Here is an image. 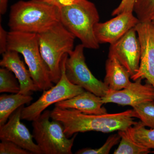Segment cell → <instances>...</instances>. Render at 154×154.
Listing matches in <instances>:
<instances>
[{
  "label": "cell",
  "mask_w": 154,
  "mask_h": 154,
  "mask_svg": "<svg viewBox=\"0 0 154 154\" xmlns=\"http://www.w3.org/2000/svg\"><path fill=\"white\" fill-rule=\"evenodd\" d=\"M134 28L140 42V64L137 73L131 79H146L154 88V25L152 22H139Z\"/></svg>",
  "instance_id": "cell-9"
},
{
  "label": "cell",
  "mask_w": 154,
  "mask_h": 154,
  "mask_svg": "<svg viewBox=\"0 0 154 154\" xmlns=\"http://www.w3.org/2000/svg\"><path fill=\"white\" fill-rule=\"evenodd\" d=\"M8 33L0 25V53L2 54L8 51Z\"/></svg>",
  "instance_id": "cell-26"
},
{
  "label": "cell",
  "mask_w": 154,
  "mask_h": 154,
  "mask_svg": "<svg viewBox=\"0 0 154 154\" xmlns=\"http://www.w3.org/2000/svg\"><path fill=\"white\" fill-rule=\"evenodd\" d=\"M51 119L60 122L69 138L75 134L95 131L107 133L125 130L137 123L133 109L102 115L88 114L73 109L55 107L51 111Z\"/></svg>",
  "instance_id": "cell-1"
},
{
  "label": "cell",
  "mask_w": 154,
  "mask_h": 154,
  "mask_svg": "<svg viewBox=\"0 0 154 154\" xmlns=\"http://www.w3.org/2000/svg\"><path fill=\"white\" fill-rule=\"evenodd\" d=\"M121 140V137L117 133L110 135L105 143L99 148H84L76 152V154H108L114 146L118 144Z\"/></svg>",
  "instance_id": "cell-23"
},
{
  "label": "cell",
  "mask_w": 154,
  "mask_h": 154,
  "mask_svg": "<svg viewBox=\"0 0 154 154\" xmlns=\"http://www.w3.org/2000/svg\"><path fill=\"white\" fill-rule=\"evenodd\" d=\"M60 21L82 42L85 48L98 49L99 43L94 27L99 22V12L95 4L88 0H79L60 9Z\"/></svg>",
  "instance_id": "cell-3"
},
{
  "label": "cell",
  "mask_w": 154,
  "mask_h": 154,
  "mask_svg": "<svg viewBox=\"0 0 154 154\" xmlns=\"http://www.w3.org/2000/svg\"><path fill=\"white\" fill-rule=\"evenodd\" d=\"M0 154H32V153L10 141L2 140Z\"/></svg>",
  "instance_id": "cell-24"
},
{
  "label": "cell",
  "mask_w": 154,
  "mask_h": 154,
  "mask_svg": "<svg viewBox=\"0 0 154 154\" xmlns=\"http://www.w3.org/2000/svg\"><path fill=\"white\" fill-rule=\"evenodd\" d=\"M13 74L11 71L6 68L0 69V93H19L20 85Z\"/></svg>",
  "instance_id": "cell-21"
},
{
  "label": "cell",
  "mask_w": 154,
  "mask_h": 154,
  "mask_svg": "<svg viewBox=\"0 0 154 154\" xmlns=\"http://www.w3.org/2000/svg\"><path fill=\"white\" fill-rule=\"evenodd\" d=\"M39 50L49 70L51 82L57 84L61 76V64L63 57L73 51L75 37L61 22L38 33Z\"/></svg>",
  "instance_id": "cell-4"
},
{
  "label": "cell",
  "mask_w": 154,
  "mask_h": 154,
  "mask_svg": "<svg viewBox=\"0 0 154 154\" xmlns=\"http://www.w3.org/2000/svg\"><path fill=\"white\" fill-rule=\"evenodd\" d=\"M0 66L11 71L18 80L20 85L19 93L24 95H31L33 92L40 91L36 85L23 61L19 53L14 51H7L2 54Z\"/></svg>",
  "instance_id": "cell-14"
},
{
  "label": "cell",
  "mask_w": 154,
  "mask_h": 154,
  "mask_svg": "<svg viewBox=\"0 0 154 154\" xmlns=\"http://www.w3.org/2000/svg\"><path fill=\"white\" fill-rule=\"evenodd\" d=\"M51 111L45 110L32 121L33 139L43 154H72L77 134L69 139L60 122L50 120Z\"/></svg>",
  "instance_id": "cell-6"
},
{
  "label": "cell",
  "mask_w": 154,
  "mask_h": 154,
  "mask_svg": "<svg viewBox=\"0 0 154 154\" xmlns=\"http://www.w3.org/2000/svg\"><path fill=\"white\" fill-rule=\"evenodd\" d=\"M152 22L153 24L154 25V17L152 18Z\"/></svg>",
  "instance_id": "cell-29"
},
{
  "label": "cell",
  "mask_w": 154,
  "mask_h": 154,
  "mask_svg": "<svg viewBox=\"0 0 154 154\" xmlns=\"http://www.w3.org/2000/svg\"><path fill=\"white\" fill-rule=\"evenodd\" d=\"M68 54L63 57L61 64V76L55 85L43 91L36 102L22 108L21 119L33 121L38 118L46 108L53 104L71 98L85 90L71 83L66 75L65 63Z\"/></svg>",
  "instance_id": "cell-7"
},
{
  "label": "cell",
  "mask_w": 154,
  "mask_h": 154,
  "mask_svg": "<svg viewBox=\"0 0 154 154\" xmlns=\"http://www.w3.org/2000/svg\"><path fill=\"white\" fill-rule=\"evenodd\" d=\"M82 44L78 45L69 54L65 63L66 75L72 84L102 97L109 90L104 82L94 76L86 64Z\"/></svg>",
  "instance_id": "cell-8"
},
{
  "label": "cell",
  "mask_w": 154,
  "mask_h": 154,
  "mask_svg": "<svg viewBox=\"0 0 154 154\" xmlns=\"http://www.w3.org/2000/svg\"><path fill=\"white\" fill-rule=\"evenodd\" d=\"M9 0H0V14L4 15L7 12Z\"/></svg>",
  "instance_id": "cell-28"
},
{
  "label": "cell",
  "mask_w": 154,
  "mask_h": 154,
  "mask_svg": "<svg viewBox=\"0 0 154 154\" xmlns=\"http://www.w3.org/2000/svg\"><path fill=\"white\" fill-rule=\"evenodd\" d=\"M136 118L146 127L154 129V100L143 102L133 107Z\"/></svg>",
  "instance_id": "cell-20"
},
{
  "label": "cell",
  "mask_w": 154,
  "mask_h": 154,
  "mask_svg": "<svg viewBox=\"0 0 154 154\" xmlns=\"http://www.w3.org/2000/svg\"><path fill=\"white\" fill-rule=\"evenodd\" d=\"M141 78L119 91L108 90L102 97L103 104L112 103L132 107L143 102L154 100V88L149 83L143 85Z\"/></svg>",
  "instance_id": "cell-11"
},
{
  "label": "cell",
  "mask_w": 154,
  "mask_h": 154,
  "mask_svg": "<svg viewBox=\"0 0 154 154\" xmlns=\"http://www.w3.org/2000/svg\"><path fill=\"white\" fill-rule=\"evenodd\" d=\"M134 12L140 22H152L154 17V0H135Z\"/></svg>",
  "instance_id": "cell-22"
},
{
  "label": "cell",
  "mask_w": 154,
  "mask_h": 154,
  "mask_svg": "<svg viewBox=\"0 0 154 154\" xmlns=\"http://www.w3.org/2000/svg\"><path fill=\"white\" fill-rule=\"evenodd\" d=\"M23 107L14 111L7 122L0 126V140L12 142L32 154H42L41 150L33 140V135L21 122Z\"/></svg>",
  "instance_id": "cell-12"
},
{
  "label": "cell",
  "mask_w": 154,
  "mask_h": 154,
  "mask_svg": "<svg viewBox=\"0 0 154 154\" xmlns=\"http://www.w3.org/2000/svg\"><path fill=\"white\" fill-rule=\"evenodd\" d=\"M31 95L17 93L0 96V126L8 121L10 116L19 107L30 103L33 100Z\"/></svg>",
  "instance_id": "cell-17"
},
{
  "label": "cell",
  "mask_w": 154,
  "mask_h": 154,
  "mask_svg": "<svg viewBox=\"0 0 154 154\" xmlns=\"http://www.w3.org/2000/svg\"><path fill=\"white\" fill-rule=\"evenodd\" d=\"M146 127L140 121L128 128V132L137 142L150 149H154V129H147ZM152 152L154 154V150Z\"/></svg>",
  "instance_id": "cell-19"
},
{
  "label": "cell",
  "mask_w": 154,
  "mask_h": 154,
  "mask_svg": "<svg viewBox=\"0 0 154 154\" xmlns=\"http://www.w3.org/2000/svg\"><path fill=\"white\" fill-rule=\"evenodd\" d=\"M21 54L32 79L40 91L54 86L48 69L42 59L36 33L11 31L8 33V51Z\"/></svg>",
  "instance_id": "cell-5"
},
{
  "label": "cell",
  "mask_w": 154,
  "mask_h": 154,
  "mask_svg": "<svg viewBox=\"0 0 154 154\" xmlns=\"http://www.w3.org/2000/svg\"><path fill=\"white\" fill-rule=\"evenodd\" d=\"M135 0H122L119 5L114 9L111 15L116 16L124 12H134Z\"/></svg>",
  "instance_id": "cell-25"
},
{
  "label": "cell",
  "mask_w": 154,
  "mask_h": 154,
  "mask_svg": "<svg viewBox=\"0 0 154 154\" xmlns=\"http://www.w3.org/2000/svg\"><path fill=\"white\" fill-rule=\"evenodd\" d=\"M140 22L133 12H124L105 22H98L94 33L99 44H113Z\"/></svg>",
  "instance_id": "cell-13"
},
{
  "label": "cell",
  "mask_w": 154,
  "mask_h": 154,
  "mask_svg": "<svg viewBox=\"0 0 154 154\" xmlns=\"http://www.w3.org/2000/svg\"><path fill=\"white\" fill-rule=\"evenodd\" d=\"M56 6L60 9L65 6L69 5L79 0H37Z\"/></svg>",
  "instance_id": "cell-27"
},
{
  "label": "cell",
  "mask_w": 154,
  "mask_h": 154,
  "mask_svg": "<svg viewBox=\"0 0 154 154\" xmlns=\"http://www.w3.org/2000/svg\"><path fill=\"white\" fill-rule=\"evenodd\" d=\"M118 134L121 140L114 154H147L150 153V149L139 143L131 137L127 129L119 131Z\"/></svg>",
  "instance_id": "cell-18"
},
{
  "label": "cell",
  "mask_w": 154,
  "mask_h": 154,
  "mask_svg": "<svg viewBox=\"0 0 154 154\" xmlns=\"http://www.w3.org/2000/svg\"><path fill=\"white\" fill-rule=\"evenodd\" d=\"M60 22V9L37 1H20L11 7L8 26L11 31L38 34Z\"/></svg>",
  "instance_id": "cell-2"
},
{
  "label": "cell",
  "mask_w": 154,
  "mask_h": 154,
  "mask_svg": "<svg viewBox=\"0 0 154 154\" xmlns=\"http://www.w3.org/2000/svg\"><path fill=\"white\" fill-rule=\"evenodd\" d=\"M140 42L134 28H131L119 40L110 45L108 56H114L129 72L131 78L139 69Z\"/></svg>",
  "instance_id": "cell-10"
},
{
  "label": "cell",
  "mask_w": 154,
  "mask_h": 154,
  "mask_svg": "<svg viewBox=\"0 0 154 154\" xmlns=\"http://www.w3.org/2000/svg\"><path fill=\"white\" fill-rule=\"evenodd\" d=\"M105 75L104 82L112 91H119L129 85V72L114 56H108L105 63Z\"/></svg>",
  "instance_id": "cell-16"
},
{
  "label": "cell",
  "mask_w": 154,
  "mask_h": 154,
  "mask_svg": "<svg viewBox=\"0 0 154 154\" xmlns=\"http://www.w3.org/2000/svg\"><path fill=\"white\" fill-rule=\"evenodd\" d=\"M103 104L102 97L85 91L71 98L58 102L55 107L75 109L85 114L102 115L107 113Z\"/></svg>",
  "instance_id": "cell-15"
}]
</instances>
